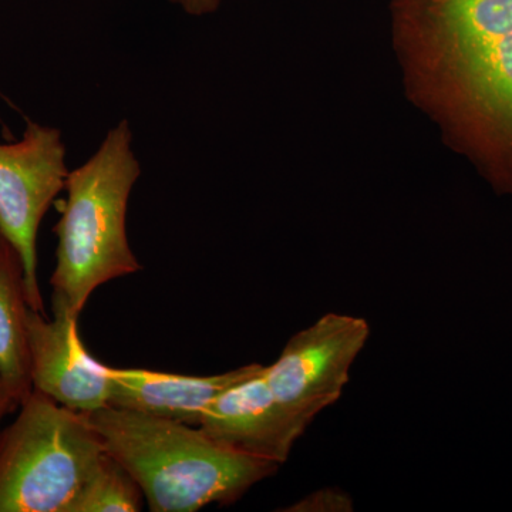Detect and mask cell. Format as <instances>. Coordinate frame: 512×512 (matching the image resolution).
Masks as SVG:
<instances>
[{"label":"cell","instance_id":"14","mask_svg":"<svg viewBox=\"0 0 512 512\" xmlns=\"http://www.w3.org/2000/svg\"><path fill=\"white\" fill-rule=\"evenodd\" d=\"M19 406L20 404L18 399H16L15 394L12 393V390L9 389L8 383H6L3 376L0 375V423H2V420L5 419L9 413L18 409Z\"/></svg>","mask_w":512,"mask_h":512},{"label":"cell","instance_id":"2","mask_svg":"<svg viewBox=\"0 0 512 512\" xmlns=\"http://www.w3.org/2000/svg\"><path fill=\"white\" fill-rule=\"evenodd\" d=\"M83 414L153 512L235 503L278 470V464L224 446L200 427L111 406Z\"/></svg>","mask_w":512,"mask_h":512},{"label":"cell","instance_id":"12","mask_svg":"<svg viewBox=\"0 0 512 512\" xmlns=\"http://www.w3.org/2000/svg\"><path fill=\"white\" fill-rule=\"evenodd\" d=\"M353 510V501L348 494L336 488H323L303 497L298 503L285 508L291 512H345Z\"/></svg>","mask_w":512,"mask_h":512},{"label":"cell","instance_id":"13","mask_svg":"<svg viewBox=\"0 0 512 512\" xmlns=\"http://www.w3.org/2000/svg\"><path fill=\"white\" fill-rule=\"evenodd\" d=\"M170 2L180 6L187 15L205 16L217 12L224 0H170Z\"/></svg>","mask_w":512,"mask_h":512},{"label":"cell","instance_id":"1","mask_svg":"<svg viewBox=\"0 0 512 512\" xmlns=\"http://www.w3.org/2000/svg\"><path fill=\"white\" fill-rule=\"evenodd\" d=\"M390 15L407 99L512 197V0H392Z\"/></svg>","mask_w":512,"mask_h":512},{"label":"cell","instance_id":"9","mask_svg":"<svg viewBox=\"0 0 512 512\" xmlns=\"http://www.w3.org/2000/svg\"><path fill=\"white\" fill-rule=\"evenodd\" d=\"M235 384L205 410L200 429L224 446L241 453L284 464L295 440L286 431L264 377Z\"/></svg>","mask_w":512,"mask_h":512},{"label":"cell","instance_id":"7","mask_svg":"<svg viewBox=\"0 0 512 512\" xmlns=\"http://www.w3.org/2000/svg\"><path fill=\"white\" fill-rule=\"evenodd\" d=\"M79 319L53 311V319L30 309L28 345L30 380L35 392L77 413L109 406L107 366L89 355L80 339Z\"/></svg>","mask_w":512,"mask_h":512},{"label":"cell","instance_id":"6","mask_svg":"<svg viewBox=\"0 0 512 512\" xmlns=\"http://www.w3.org/2000/svg\"><path fill=\"white\" fill-rule=\"evenodd\" d=\"M70 171L57 128L28 121L23 137L0 143V234L22 258L30 309L45 313L37 281V234Z\"/></svg>","mask_w":512,"mask_h":512},{"label":"cell","instance_id":"4","mask_svg":"<svg viewBox=\"0 0 512 512\" xmlns=\"http://www.w3.org/2000/svg\"><path fill=\"white\" fill-rule=\"evenodd\" d=\"M103 454L83 413L33 390L0 431V512H67Z\"/></svg>","mask_w":512,"mask_h":512},{"label":"cell","instance_id":"5","mask_svg":"<svg viewBox=\"0 0 512 512\" xmlns=\"http://www.w3.org/2000/svg\"><path fill=\"white\" fill-rule=\"evenodd\" d=\"M369 335L365 319L326 313L293 335L274 365L265 366L269 393L295 443L319 413L342 397Z\"/></svg>","mask_w":512,"mask_h":512},{"label":"cell","instance_id":"3","mask_svg":"<svg viewBox=\"0 0 512 512\" xmlns=\"http://www.w3.org/2000/svg\"><path fill=\"white\" fill-rule=\"evenodd\" d=\"M130 124L111 128L96 154L67 175L55 227L52 309L79 319L99 286L136 274L141 265L127 238V205L141 174Z\"/></svg>","mask_w":512,"mask_h":512},{"label":"cell","instance_id":"11","mask_svg":"<svg viewBox=\"0 0 512 512\" xmlns=\"http://www.w3.org/2000/svg\"><path fill=\"white\" fill-rule=\"evenodd\" d=\"M143 498L133 476L104 450L67 512H136L143 507Z\"/></svg>","mask_w":512,"mask_h":512},{"label":"cell","instance_id":"10","mask_svg":"<svg viewBox=\"0 0 512 512\" xmlns=\"http://www.w3.org/2000/svg\"><path fill=\"white\" fill-rule=\"evenodd\" d=\"M29 311L22 258L0 234V375L19 404L33 392L28 345Z\"/></svg>","mask_w":512,"mask_h":512},{"label":"cell","instance_id":"8","mask_svg":"<svg viewBox=\"0 0 512 512\" xmlns=\"http://www.w3.org/2000/svg\"><path fill=\"white\" fill-rule=\"evenodd\" d=\"M264 367L252 363L215 376H184L107 366L109 406L200 427L205 410L220 394Z\"/></svg>","mask_w":512,"mask_h":512}]
</instances>
